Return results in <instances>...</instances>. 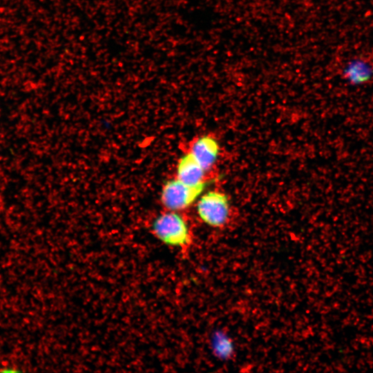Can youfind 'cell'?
I'll use <instances>...</instances> for the list:
<instances>
[{
  "label": "cell",
  "instance_id": "6da1fadb",
  "mask_svg": "<svg viewBox=\"0 0 373 373\" xmlns=\"http://www.w3.org/2000/svg\"><path fill=\"white\" fill-rule=\"evenodd\" d=\"M151 230L159 241L174 249H185L193 241L190 224L180 211L166 210L158 214L152 221Z\"/></svg>",
  "mask_w": 373,
  "mask_h": 373
},
{
  "label": "cell",
  "instance_id": "7a4b0ae2",
  "mask_svg": "<svg viewBox=\"0 0 373 373\" xmlns=\"http://www.w3.org/2000/svg\"><path fill=\"white\" fill-rule=\"evenodd\" d=\"M196 213L204 224L213 228L225 227L231 216L227 196L218 191L202 193L196 201Z\"/></svg>",
  "mask_w": 373,
  "mask_h": 373
},
{
  "label": "cell",
  "instance_id": "3957f363",
  "mask_svg": "<svg viewBox=\"0 0 373 373\" xmlns=\"http://www.w3.org/2000/svg\"><path fill=\"white\" fill-rule=\"evenodd\" d=\"M204 186H193L177 178L166 182L160 193V200L166 210L180 211L194 203L202 193Z\"/></svg>",
  "mask_w": 373,
  "mask_h": 373
},
{
  "label": "cell",
  "instance_id": "277c9868",
  "mask_svg": "<svg viewBox=\"0 0 373 373\" xmlns=\"http://www.w3.org/2000/svg\"><path fill=\"white\" fill-rule=\"evenodd\" d=\"M189 153L207 171L219 157L220 146L213 137L202 135L192 142Z\"/></svg>",
  "mask_w": 373,
  "mask_h": 373
},
{
  "label": "cell",
  "instance_id": "5b68a950",
  "mask_svg": "<svg viewBox=\"0 0 373 373\" xmlns=\"http://www.w3.org/2000/svg\"><path fill=\"white\" fill-rule=\"evenodd\" d=\"M206 172L189 152L180 158L176 166V178L193 186H204Z\"/></svg>",
  "mask_w": 373,
  "mask_h": 373
},
{
  "label": "cell",
  "instance_id": "8992f818",
  "mask_svg": "<svg viewBox=\"0 0 373 373\" xmlns=\"http://www.w3.org/2000/svg\"><path fill=\"white\" fill-rule=\"evenodd\" d=\"M344 79L352 86L363 85L373 77V65L361 57L350 59L342 70Z\"/></svg>",
  "mask_w": 373,
  "mask_h": 373
}]
</instances>
